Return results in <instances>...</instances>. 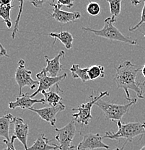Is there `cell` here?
<instances>
[{"label":"cell","mask_w":145,"mask_h":150,"mask_svg":"<svg viewBox=\"0 0 145 150\" xmlns=\"http://www.w3.org/2000/svg\"><path fill=\"white\" fill-rule=\"evenodd\" d=\"M141 68L142 67L134 64L130 61H125L117 67L113 81L116 84L117 88L124 89L127 100L131 101L132 100L131 99L129 90L134 91L138 98H144L138 82H137V73L141 70Z\"/></svg>","instance_id":"obj_1"},{"label":"cell","mask_w":145,"mask_h":150,"mask_svg":"<svg viewBox=\"0 0 145 150\" xmlns=\"http://www.w3.org/2000/svg\"><path fill=\"white\" fill-rule=\"evenodd\" d=\"M118 130L117 132L107 131L105 136L103 138L109 139L112 140H121L125 139L124 146L126 145V142H132L135 137L145 134V122H131V123H123L121 121L116 122ZM122 148V149H123Z\"/></svg>","instance_id":"obj_2"},{"label":"cell","mask_w":145,"mask_h":150,"mask_svg":"<svg viewBox=\"0 0 145 150\" xmlns=\"http://www.w3.org/2000/svg\"><path fill=\"white\" fill-rule=\"evenodd\" d=\"M116 22V19L109 17L104 20V26L100 30L92 29L90 28L82 27V29L85 32L92 33L94 35L110 40H116V41L123 42L128 43L132 46L137 45V41L136 39H133L131 37H126L124 34L120 32L119 30L114 26V23Z\"/></svg>","instance_id":"obj_3"},{"label":"cell","mask_w":145,"mask_h":150,"mask_svg":"<svg viewBox=\"0 0 145 150\" xmlns=\"http://www.w3.org/2000/svg\"><path fill=\"white\" fill-rule=\"evenodd\" d=\"M137 102V98H133L129 103L124 105H118L105 102L103 100V99H101L95 103V105L102 110L107 119L113 122H117L121 121L124 115L129 111V108Z\"/></svg>","instance_id":"obj_4"},{"label":"cell","mask_w":145,"mask_h":150,"mask_svg":"<svg viewBox=\"0 0 145 150\" xmlns=\"http://www.w3.org/2000/svg\"><path fill=\"white\" fill-rule=\"evenodd\" d=\"M109 95H110V93L108 91H105L101 92L99 95L95 97L94 94L92 92L91 95L90 96V100L88 102L86 103H82L77 108L72 109V110H77L78 111L77 113H74L72 115V117L74 119V121H77L79 123H82V125L87 126L90 121L93 119L91 111L93 105H95V103L98 100L103 99L105 97L109 96Z\"/></svg>","instance_id":"obj_5"},{"label":"cell","mask_w":145,"mask_h":150,"mask_svg":"<svg viewBox=\"0 0 145 150\" xmlns=\"http://www.w3.org/2000/svg\"><path fill=\"white\" fill-rule=\"evenodd\" d=\"M66 77H67L66 73H64V74L62 75H59V76H57V77L50 76L47 75V72L46 71L45 69H43V70L40 72H39L36 74V78L39 82L38 89H37V90L35 93H33L32 95H30V96L32 98H33L38 94L41 93L43 91H48L54 85L57 86V91L62 93V90L59 87V84L62 81L64 80Z\"/></svg>","instance_id":"obj_6"},{"label":"cell","mask_w":145,"mask_h":150,"mask_svg":"<svg viewBox=\"0 0 145 150\" xmlns=\"http://www.w3.org/2000/svg\"><path fill=\"white\" fill-rule=\"evenodd\" d=\"M25 62L23 59H20L18 62V67L15 71V81L19 87V96L23 95V88L25 87H30L31 90H33L35 87H38L39 82L34 80L31 77L32 71L25 68Z\"/></svg>","instance_id":"obj_7"},{"label":"cell","mask_w":145,"mask_h":150,"mask_svg":"<svg viewBox=\"0 0 145 150\" xmlns=\"http://www.w3.org/2000/svg\"><path fill=\"white\" fill-rule=\"evenodd\" d=\"M57 133L55 139L59 143L60 150H70L74 137L76 134V126L74 119L71 120L63 128L55 129Z\"/></svg>","instance_id":"obj_8"},{"label":"cell","mask_w":145,"mask_h":150,"mask_svg":"<svg viewBox=\"0 0 145 150\" xmlns=\"http://www.w3.org/2000/svg\"><path fill=\"white\" fill-rule=\"evenodd\" d=\"M65 108L66 107L61 102L56 106H48L40 109L30 108L29 110L36 113L42 120L49 123L52 126H55L57 123V115L59 112L64 110Z\"/></svg>","instance_id":"obj_9"},{"label":"cell","mask_w":145,"mask_h":150,"mask_svg":"<svg viewBox=\"0 0 145 150\" xmlns=\"http://www.w3.org/2000/svg\"><path fill=\"white\" fill-rule=\"evenodd\" d=\"M103 137L99 134H85L83 137V139L78 144V150H94L98 149H109L110 146L103 142Z\"/></svg>","instance_id":"obj_10"},{"label":"cell","mask_w":145,"mask_h":150,"mask_svg":"<svg viewBox=\"0 0 145 150\" xmlns=\"http://www.w3.org/2000/svg\"><path fill=\"white\" fill-rule=\"evenodd\" d=\"M50 5L53 6V12L51 17L55 19L57 22L63 24L74 22L81 18L82 15L79 12H66L61 9V6L55 3H51Z\"/></svg>","instance_id":"obj_11"},{"label":"cell","mask_w":145,"mask_h":150,"mask_svg":"<svg viewBox=\"0 0 145 150\" xmlns=\"http://www.w3.org/2000/svg\"><path fill=\"white\" fill-rule=\"evenodd\" d=\"M12 123L15 126V135L17 139L24 146L25 150L28 149V137L29 127L28 125L24 123L23 118L20 117L14 116Z\"/></svg>","instance_id":"obj_12"},{"label":"cell","mask_w":145,"mask_h":150,"mask_svg":"<svg viewBox=\"0 0 145 150\" xmlns=\"http://www.w3.org/2000/svg\"><path fill=\"white\" fill-rule=\"evenodd\" d=\"M44 99H33L31 98L28 93H24L21 95V96L17 97L16 100L15 102H10L9 103V108L12 110L17 108H20L25 110V109H28L29 110L30 108H33V106L37 103H44Z\"/></svg>","instance_id":"obj_13"},{"label":"cell","mask_w":145,"mask_h":150,"mask_svg":"<svg viewBox=\"0 0 145 150\" xmlns=\"http://www.w3.org/2000/svg\"><path fill=\"white\" fill-rule=\"evenodd\" d=\"M64 51H61L58 55L56 56L52 59H48L47 56H44L45 60L46 62V67L44 69L50 76L57 77L58 76L59 72L62 71V65L60 62V59L61 58L64 56Z\"/></svg>","instance_id":"obj_14"},{"label":"cell","mask_w":145,"mask_h":150,"mask_svg":"<svg viewBox=\"0 0 145 150\" xmlns=\"http://www.w3.org/2000/svg\"><path fill=\"white\" fill-rule=\"evenodd\" d=\"M51 140H48V138L45 137L44 134H41L38 137L33 144L28 148L26 150H60V146L52 144H49Z\"/></svg>","instance_id":"obj_15"},{"label":"cell","mask_w":145,"mask_h":150,"mask_svg":"<svg viewBox=\"0 0 145 150\" xmlns=\"http://www.w3.org/2000/svg\"><path fill=\"white\" fill-rule=\"evenodd\" d=\"M49 36L53 37L54 38V44L57 40H59L65 46L66 49L69 50L72 48L74 38L70 33L66 32V31H62L60 33H51L49 34Z\"/></svg>","instance_id":"obj_16"},{"label":"cell","mask_w":145,"mask_h":150,"mask_svg":"<svg viewBox=\"0 0 145 150\" xmlns=\"http://www.w3.org/2000/svg\"><path fill=\"white\" fill-rule=\"evenodd\" d=\"M14 116L12 114L8 113L0 118V136L4 137L6 140L10 141V126L12 123Z\"/></svg>","instance_id":"obj_17"},{"label":"cell","mask_w":145,"mask_h":150,"mask_svg":"<svg viewBox=\"0 0 145 150\" xmlns=\"http://www.w3.org/2000/svg\"><path fill=\"white\" fill-rule=\"evenodd\" d=\"M88 68H81L79 64H73L70 68L71 76L74 79H80L83 82L90 81V79L88 75Z\"/></svg>","instance_id":"obj_18"},{"label":"cell","mask_w":145,"mask_h":150,"mask_svg":"<svg viewBox=\"0 0 145 150\" xmlns=\"http://www.w3.org/2000/svg\"><path fill=\"white\" fill-rule=\"evenodd\" d=\"M44 96L45 102L47 103L50 106H56L61 103L62 98L59 93L53 91H43L41 93Z\"/></svg>","instance_id":"obj_19"},{"label":"cell","mask_w":145,"mask_h":150,"mask_svg":"<svg viewBox=\"0 0 145 150\" xmlns=\"http://www.w3.org/2000/svg\"><path fill=\"white\" fill-rule=\"evenodd\" d=\"M14 7V5L12 4L7 5H0V15L8 29H10L12 26V20L10 18V12L12 9Z\"/></svg>","instance_id":"obj_20"},{"label":"cell","mask_w":145,"mask_h":150,"mask_svg":"<svg viewBox=\"0 0 145 150\" xmlns=\"http://www.w3.org/2000/svg\"><path fill=\"white\" fill-rule=\"evenodd\" d=\"M105 68L102 65H93L89 67L88 75L90 80L105 77Z\"/></svg>","instance_id":"obj_21"},{"label":"cell","mask_w":145,"mask_h":150,"mask_svg":"<svg viewBox=\"0 0 145 150\" xmlns=\"http://www.w3.org/2000/svg\"><path fill=\"white\" fill-rule=\"evenodd\" d=\"M110 7V12L112 18L116 19L119 16L121 11V3L122 0H106Z\"/></svg>","instance_id":"obj_22"},{"label":"cell","mask_w":145,"mask_h":150,"mask_svg":"<svg viewBox=\"0 0 145 150\" xmlns=\"http://www.w3.org/2000/svg\"><path fill=\"white\" fill-rule=\"evenodd\" d=\"M25 0H19L20 6H19V12H18V17H17L15 23V27H14L13 30H12V33H11V38L12 39H15V36H16L17 33L19 30V24H20V20L21 18L22 12H23V4H24Z\"/></svg>","instance_id":"obj_23"},{"label":"cell","mask_w":145,"mask_h":150,"mask_svg":"<svg viewBox=\"0 0 145 150\" xmlns=\"http://www.w3.org/2000/svg\"><path fill=\"white\" fill-rule=\"evenodd\" d=\"M100 6L95 1H90L87 5L86 11L91 16H97L100 13Z\"/></svg>","instance_id":"obj_24"},{"label":"cell","mask_w":145,"mask_h":150,"mask_svg":"<svg viewBox=\"0 0 145 150\" xmlns=\"http://www.w3.org/2000/svg\"><path fill=\"white\" fill-rule=\"evenodd\" d=\"M144 23H145V0H144V6H143L142 10H141V20H140V21L139 22V23H137L135 26L129 28V31H131V32H133V31L137 30L139 29V28L140 26L142 25Z\"/></svg>","instance_id":"obj_25"},{"label":"cell","mask_w":145,"mask_h":150,"mask_svg":"<svg viewBox=\"0 0 145 150\" xmlns=\"http://www.w3.org/2000/svg\"><path fill=\"white\" fill-rule=\"evenodd\" d=\"M16 139H17L16 136L15 135L12 136V137H11V139L10 141L4 139L3 141V142L7 145V148L3 150H16L15 148V145H14V144H15V141Z\"/></svg>","instance_id":"obj_26"},{"label":"cell","mask_w":145,"mask_h":150,"mask_svg":"<svg viewBox=\"0 0 145 150\" xmlns=\"http://www.w3.org/2000/svg\"><path fill=\"white\" fill-rule=\"evenodd\" d=\"M26 1H29L30 3H31L36 8H41L43 7V4L46 3V1H52V3H54L55 0H26Z\"/></svg>","instance_id":"obj_27"},{"label":"cell","mask_w":145,"mask_h":150,"mask_svg":"<svg viewBox=\"0 0 145 150\" xmlns=\"http://www.w3.org/2000/svg\"><path fill=\"white\" fill-rule=\"evenodd\" d=\"M57 4L61 7H66L67 8H71L74 6L73 0H57Z\"/></svg>","instance_id":"obj_28"},{"label":"cell","mask_w":145,"mask_h":150,"mask_svg":"<svg viewBox=\"0 0 145 150\" xmlns=\"http://www.w3.org/2000/svg\"><path fill=\"white\" fill-rule=\"evenodd\" d=\"M0 48H1V51H0V55L1 56H6V57H10V56L7 54V50L4 48L2 44H0Z\"/></svg>","instance_id":"obj_29"},{"label":"cell","mask_w":145,"mask_h":150,"mask_svg":"<svg viewBox=\"0 0 145 150\" xmlns=\"http://www.w3.org/2000/svg\"><path fill=\"white\" fill-rule=\"evenodd\" d=\"M138 85L139 87V88L141 89V91L142 94H145V81L139 82Z\"/></svg>","instance_id":"obj_30"},{"label":"cell","mask_w":145,"mask_h":150,"mask_svg":"<svg viewBox=\"0 0 145 150\" xmlns=\"http://www.w3.org/2000/svg\"><path fill=\"white\" fill-rule=\"evenodd\" d=\"M12 0H0V5H7L12 4Z\"/></svg>","instance_id":"obj_31"},{"label":"cell","mask_w":145,"mask_h":150,"mask_svg":"<svg viewBox=\"0 0 145 150\" xmlns=\"http://www.w3.org/2000/svg\"><path fill=\"white\" fill-rule=\"evenodd\" d=\"M141 2V0H132V4L134 6H137Z\"/></svg>","instance_id":"obj_32"},{"label":"cell","mask_w":145,"mask_h":150,"mask_svg":"<svg viewBox=\"0 0 145 150\" xmlns=\"http://www.w3.org/2000/svg\"><path fill=\"white\" fill-rule=\"evenodd\" d=\"M141 73H142V75L145 78V64H144V66L142 67V68H141Z\"/></svg>","instance_id":"obj_33"},{"label":"cell","mask_w":145,"mask_h":150,"mask_svg":"<svg viewBox=\"0 0 145 150\" xmlns=\"http://www.w3.org/2000/svg\"><path fill=\"white\" fill-rule=\"evenodd\" d=\"M70 150H78V149L77 147H75L74 146H72V145H71V146L70 147Z\"/></svg>","instance_id":"obj_34"},{"label":"cell","mask_w":145,"mask_h":150,"mask_svg":"<svg viewBox=\"0 0 145 150\" xmlns=\"http://www.w3.org/2000/svg\"><path fill=\"white\" fill-rule=\"evenodd\" d=\"M140 150H145V145H144V146H143V147H142V148H141V149H140Z\"/></svg>","instance_id":"obj_35"},{"label":"cell","mask_w":145,"mask_h":150,"mask_svg":"<svg viewBox=\"0 0 145 150\" xmlns=\"http://www.w3.org/2000/svg\"><path fill=\"white\" fill-rule=\"evenodd\" d=\"M114 150H122V149H119V148H116V149H115Z\"/></svg>","instance_id":"obj_36"},{"label":"cell","mask_w":145,"mask_h":150,"mask_svg":"<svg viewBox=\"0 0 145 150\" xmlns=\"http://www.w3.org/2000/svg\"><path fill=\"white\" fill-rule=\"evenodd\" d=\"M143 35H144V38H145V33H143Z\"/></svg>","instance_id":"obj_37"},{"label":"cell","mask_w":145,"mask_h":150,"mask_svg":"<svg viewBox=\"0 0 145 150\" xmlns=\"http://www.w3.org/2000/svg\"><path fill=\"white\" fill-rule=\"evenodd\" d=\"M73 1H74V0H73Z\"/></svg>","instance_id":"obj_38"}]
</instances>
